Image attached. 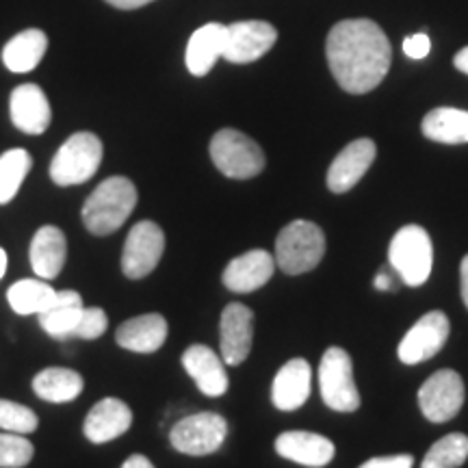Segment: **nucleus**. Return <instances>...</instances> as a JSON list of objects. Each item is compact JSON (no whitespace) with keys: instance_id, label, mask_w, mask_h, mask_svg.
<instances>
[{"instance_id":"9","label":"nucleus","mask_w":468,"mask_h":468,"mask_svg":"<svg viewBox=\"0 0 468 468\" xmlns=\"http://www.w3.org/2000/svg\"><path fill=\"white\" fill-rule=\"evenodd\" d=\"M165 250V234L154 221H139L128 232L122 254V271L126 278L142 280L154 271Z\"/></svg>"},{"instance_id":"17","label":"nucleus","mask_w":468,"mask_h":468,"mask_svg":"<svg viewBox=\"0 0 468 468\" xmlns=\"http://www.w3.org/2000/svg\"><path fill=\"white\" fill-rule=\"evenodd\" d=\"M133 425V410L122 399H101L87 414L83 431L85 438L93 444H104L124 436Z\"/></svg>"},{"instance_id":"37","label":"nucleus","mask_w":468,"mask_h":468,"mask_svg":"<svg viewBox=\"0 0 468 468\" xmlns=\"http://www.w3.org/2000/svg\"><path fill=\"white\" fill-rule=\"evenodd\" d=\"M122 468H154V464H152V462L145 458V455L134 453L124 462V464H122Z\"/></svg>"},{"instance_id":"5","label":"nucleus","mask_w":468,"mask_h":468,"mask_svg":"<svg viewBox=\"0 0 468 468\" xmlns=\"http://www.w3.org/2000/svg\"><path fill=\"white\" fill-rule=\"evenodd\" d=\"M102 142L93 133H76L57 150L50 163V178L58 186L83 185L102 163Z\"/></svg>"},{"instance_id":"29","label":"nucleus","mask_w":468,"mask_h":468,"mask_svg":"<svg viewBox=\"0 0 468 468\" xmlns=\"http://www.w3.org/2000/svg\"><path fill=\"white\" fill-rule=\"evenodd\" d=\"M31 154L22 148L7 150L0 156V204H9L14 200L28 172H31Z\"/></svg>"},{"instance_id":"3","label":"nucleus","mask_w":468,"mask_h":468,"mask_svg":"<svg viewBox=\"0 0 468 468\" xmlns=\"http://www.w3.org/2000/svg\"><path fill=\"white\" fill-rule=\"evenodd\" d=\"M325 254V234L313 221H291L276 239V265L289 276L313 271Z\"/></svg>"},{"instance_id":"31","label":"nucleus","mask_w":468,"mask_h":468,"mask_svg":"<svg viewBox=\"0 0 468 468\" xmlns=\"http://www.w3.org/2000/svg\"><path fill=\"white\" fill-rule=\"evenodd\" d=\"M39 420L37 414L31 408L22 406V403L0 399V430L11 431V434H33L37 430Z\"/></svg>"},{"instance_id":"25","label":"nucleus","mask_w":468,"mask_h":468,"mask_svg":"<svg viewBox=\"0 0 468 468\" xmlns=\"http://www.w3.org/2000/svg\"><path fill=\"white\" fill-rule=\"evenodd\" d=\"M46 48H48V37L39 28H28V31L17 33L3 48L5 68L14 74L31 72L44 58Z\"/></svg>"},{"instance_id":"8","label":"nucleus","mask_w":468,"mask_h":468,"mask_svg":"<svg viewBox=\"0 0 468 468\" xmlns=\"http://www.w3.org/2000/svg\"><path fill=\"white\" fill-rule=\"evenodd\" d=\"M228 436V423L221 414L197 412L174 425L169 431V442L176 452L185 455H210L224 444Z\"/></svg>"},{"instance_id":"38","label":"nucleus","mask_w":468,"mask_h":468,"mask_svg":"<svg viewBox=\"0 0 468 468\" xmlns=\"http://www.w3.org/2000/svg\"><path fill=\"white\" fill-rule=\"evenodd\" d=\"M460 280H462V300H464L466 308H468V256H464V259H462Z\"/></svg>"},{"instance_id":"21","label":"nucleus","mask_w":468,"mask_h":468,"mask_svg":"<svg viewBox=\"0 0 468 468\" xmlns=\"http://www.w3.org/2000/svg\"><path fill=\"white\" fill-rule=\"evenodd\" d=\"M167 321L159 313L133 317L117 327L115 341L120 347L137 354H154L167 341Z\"/></svg>"},{"instance_id":"40","label":"nucleus","mask_w":468,"mask_h":468,"mask_svg":"<svg viewBox=\"0 0 468 468\" xmlns=\"http://www.w3.org/2000/svg\"><path fill=\"white\" fill-rule=\"evenodd\" d=\"M455 68L460 69V72H464V74H468V46L466 48H462L458 55H455Z\"/></svg>"},{"instance_id":"23","label":"nucleus","mask_w":468,"mask_h":468,"mask_svg":"<svg viewBox=\"0 0 468 468\" xmlns=\"http://www.w3.org/2000/svg\"><path fill=\"white\" fill-rule=\"evenodd\" d=\"M226 48V27L219 22H208L197 28L191 35L189 44H186L185 63L186 69L193 76H207L218 63L219 57H224Z\"/></svg>"},{"instance_id":"13","label":"nucleus","mask_w":468,"mask_h":468,"mask_svg":"<svg viewBox=\"0 0 468 468\" xmlns=\"http://www.w3.org/2000/svg\"><path fill=\"white\" fill-rule=\"evenodd\" d=\"M219 332L221 358L230 367L241 365L250 356L254 341V313L243 303H228L221 313Z\"/></svg>"},{"instance_id":"20","label":"nucleus","mask_w":468,"mask_h":468,"mask_svg":"<svg viewBox=\"0 0 468 468\" xmlns=\"http://www.w3.org/2000/svg\"><path fill=\"white\" fill-rule=\"evenodd\" d=\"M183 367L207 397L226 395L228 373L224 358H219L207 345H191L183 354Z\"/></svg>"},{"instance_id":"30","label":"nucleus","mask_w":468,"mask_h":468,"mask_svg":"<svg viewBox=\"0 0 468 468\" xmlns=\"http://www.w3.org/2000/svg\"><path fill=\"white\" fill-rule=\"evenodd\" d=\"M468 458V436L449 434L431 444L420 468H458Z\"/></svg>"},{"instance_id":"27","label":"nucleus","mask_w":468,"mask_h":468,"mask_svg":"<svg viewBox=\"0 0 468 468\" xmlns=\"http://www.w3.org/2000/svg\"><path fill=\"white\" fill-rule=\"evenodd\" d=\"M423 134L438 144H468V111L441 107L423 117Z\"/></svg>"},{"instance_id":"11","label":"nucleus","mask_w":468,"mask_h":468,"mask_svg":"<svg viewBox=\"0 0 468 468\" xmlns=\"http://www.w3.org/2000/svg\"><path fill=\"white\" fill-rule=\"evenodd\" d=\"M449 332H452V325H449L447 314L441 310L427 313L403 336L399 349H397L399 360L403 365H420V362L434 358L447 343Z\"/></svg>"},{"instance_id":"14","label":"nucleus","mask_w":468,"mask_h":468,"mask_svg":"<svg viewBox=\"0 0 468 468\" xmlns=\"http://www.w3.org/2000/svg\"><path fill=\"white\" fill-rule=\"evenodd\" d=\"M378 148L371 139H356L338 152L327 169V186L332 193H347L360 183V178L368 172L376 161Z\"/></svg>"},{"instance_id":"33","label":"nucleus","mask_w":468,"mask_h":468,"mask_svg":"<svg viewBox=\"0 0 468 468\" xmlns=\"http://www.w3.org/2000/svg\"><path fill=\"white\" fill-rule=\"evenodd\" d=\"M109 319L107 313L102 308H83L79 325H76L72 338H85V341H93V338H101L107 332Z\"/></svg>"},{"instance_id":"16","label":"nucleus","mask_w":468,"mask_h":468,"mask_svg":"<svg viewBox=\"0 0 468 468\" xmlns=\"http://www.w3.org/2000/svg\"><path fill=\"white\" fill-rule=\"evenodd\" d=\"M11 122L27 134H42L50 126L52 109L42 87L27 83L11 91Z\"/></svg>"},{"instance_id":"39","label":"nucleus","mask_w":468,"mask_h":468,"mask_svg":"<svg viewBox=\"0 0 468 468\" xmlns=\"http://www.w3.org/2000/svg\"><path fill=\"white\" fill-rule=\"evenodd\" d=\"M376 289L378 291H393L395 284H393V278H390L388 271H379L376 276Z\"/></svg>"},{"instance_id":"4","label":"nucleus","mask_w":468,"mask_h":468,"mask_svg":"<svg viewBox=\"0 0 468 468\" xmlns=\"http://www.w3.org/2000/svg\"><path fill=\"white\" fill-rule=\"evenodd\" d=\"M388 262L408 286L425 284L434 267V245L425 228L403 226L390 241Z\"/></svg>"},{"instance_id":"2","label":"nucleus","mask_w":468,"mask_h":468,"mask_svg":"<svg viewBox=\"0 0 468 468\" xmlns=\"http://www.w3.org/2000/svg\"><path fill=\"white\" fill-rule=\"evenodd\" d=\"M137 186L126 176H111L93 189L83 207L85 228L96 237H107L124 226L137 207Z\"/></svg>"},{"instance_id":"15","label":"nucleus","mask_w":468,"mask_h":468,"mask_svg":"<svg viewBox=\"0 0 468 468\" xmlns=\"http://www.w3.org/2000/svg\"><path fill=\"white\" fill-rule=\"evenodd\" d=\"M276 271V259L265 250H251L228 262L224 284L232 292L259 291Z\"/></svg>"},{"instance_id":"32","label":"nucleus","mask_w":468,"mask_h":468,"mask_svg":"<svg viewBox=\"0 0 468 468\" xmlns=\"http://www.w3.org/2000/svg\"><path fill=\"white\" fill-rule=\"evenodd\" d=\"M35 449L22 434H0V468H22L33 460Z\"/></svg>"},{"instance_id":"12","label":"nucleus","mask_w":468,"mask_h":468,"mask_svg":"<svg viewBox=\"0 0 468 468\" xmlns=\"http://www.w3.org/2000/svg\"><path fill=\"white\" fill-rule=\"evenodd\" d=\"M278 42L276 27L262 20L234 22L226 27L224 58L230 63H251L265 57Z\"/></svg>"},{"instance_id":"10","label":"nucleus","mask_w":468,"mask_h":468,"mask_svg":"<svg viewBox=\"0 0 468 468\" xmlns=\"http://www.w3.org/2000/svg\"><path fill=\"white\" fill-rule=\"evenodd\" d=\"M464 403V382L452 368H441L427 378L419 390L420 412L431 423H447Z\"/></svg>"},{"instance_id":"28","label":"nucleus","mask_w":468,"mask_h":468,"mask_svg":"<svg viewBox=\"0 0 468 468\" xmlns=\"http://www.w3.org/2000/svg\"><path fill=\"white\" fill-rule=\"evenodd\" d=\"M57 291L52 289L48 282H44L42 278L33 280H20L14 286H9L7 300L9 306L14 308V313L28 317V314H42L46 308L55 302Z\"/></svg>"},{"instance_id":"24","label":"nucleus","mask_w":468,"mask_h":468,"mask_svg":"<svg viewBox=\"0 0 468 468\" xmlns=\"http://www.w3.org/2000/svg\"><path fill=\"white\" fill-rule=\"evenodd\" d=\"M83 308V300L76 291H57L55 302L42 314H37L39 325L52 338L68 341V338H72L76 325H79Z\"/></svg>"},{"instance_id":"18","label":"nucleus","mask_w":468,"mask_h":468,"mask_svg":"<svg viewBox=\"0 0 468 468\" xmlns=\"http://www.w3.org/2000/svg\"><path fill=\"white\" fill-rule=\"evenodd\" d=\"M276 452L295 464L321 468L335 460V442L313 431H284L276 438Z\"/></svg>"},{"instance_id":"26","label":"nucleus","mask_w":468,"mask_h":468,"mask_svg":"<svg viewBox=\"0 0 468 468\" xmlns=\"http://www.w3.org/2000/svg\"><path fill=\"white\" fill-rule=\"evenodd\" d=\"M83 378L72 368L48 367L33 378V390L39 399L50 403H69L83 393Z\"/></svg>"},{"instance_id":"35","label":"nucleus","mask_w":468,"mask_h":468,"mask_svg":"<svg viewBox=\"0 0 468 468\" xmlns=\"http://www.w3.org/2000/svg\"><path fill=\"white\" fill-rule=\"evenodd\" d=\"M412 455H388V458H373L362 464L360 468H412Z\"/></svg>"},{"instance_id":"22","label":"nucleus","mask_w":468,"mask_h":468,"mask_svg":"<svg viewBox=\"0 0 468 468\" xmlns=\"http://www.w3.org/2000/svg\"><path fill=\"white\" fill-rule=\"evenodd\" d=\"M31 267L42 280H55L68 259L66 234L57 226H42L31 241Z\"/></svg>"},{"instance_id":"1","label":"nucleus","mask_w":468,"mask_h":468,"mask_svg":"<svg viewBox=\"0 0 468 468\" xmlns=\"http://www.w3.org/2000/svg\"><path fill=\"white\" fill-rule=\"evenodd\" d=\"M325 55L341 90L356 96L376 90L393 61L386 33L367 17L338 22L327 35Z\"/></svg>"},{"instance_id":"34","label":"nucleus","mask_w":468,"mask_h":468,"mask_svg":"<svg viewBox=\"0 0 468 468\" xmlns=\"http://www.w3.org/2000/svg\"><path fill=\"white\" fill-rule=\"evenodd\" d=\"M431 50V39L427 37L425 33H417V35H410V37L403 39V52L410 58H425L430 55Z\"/></svg>"},{"instance_id":"6","label":"nucleus","mask_w":468,"mask_h":468,"mask_svg":"<svg viewBox=\"0 0 468 468\" xmlns=\"http://www.w3.org/2000/svg\"><path fill=\"white\" fill-rule=\"evenodd\" d=\"M210 159L228 178L248 180L265 169V152L254 139L234 128H224L210 142Z\"/></svg>"},{"instance_id":"41","label":"nucleus","mask_w":468,"mask_h":468,"mask_svg":"<svg viewBox=\"0 0 468 468\" xmlns=\"http://www.w3.org/2000/svg\"><path fill=\"white\" fill-rule=\"evenodd\" d=\"M5 271H7V251L0 248V280H3Z\"/></svg>"},{"instance_id":"7","label":"nucleus","mask_w":468,"mask_h":468,"mask_svg":"<svg viewBox=\"0 0 468 468\" xmlns=\"http://www.w3.org/2000/svg\"><path fill=\"white\" fill-rule=\"evenodd\" d=\"M319 388L325 406L336 412H354L360 408V393L347 351L341 347L325 349L319 365Z\"/></svg>"},{"instance_id":"19","label":"nucleus","mask_w":468,"mask_h":468,"mask_svg":"<svg viewBox=\"0 0 468 468\" xmlns=\"http://www.w3.org/2000/svg\"><path fill=\"white\" fill-rule=\"evenodd\" d=\"M313 371L303 358H292L280 368L278 376L273 378L271 399L273 406L282 412L300 410L308 401L310 390H313Z\"/></svg>"},{"instance_id":"36","label":"nucleus","mask_w":468,"mask_h":468,"mask_svg":"<svg viewBox=\"0 0 468 468\" xmlns=\"http://www.w3.org/2000/svg\"><path fill=\"white\" fill-rule=\"evenodd\" d=\"M111 7H117V9H139V7H145V5H150L152 0H107Z\"/></svg>"}]
</instances>
